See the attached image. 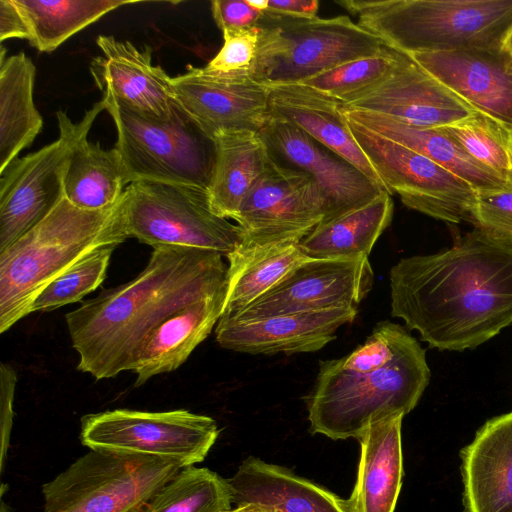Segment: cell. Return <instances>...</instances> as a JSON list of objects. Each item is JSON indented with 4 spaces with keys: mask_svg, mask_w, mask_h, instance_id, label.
<instances>
[{
    "mask_svg": "<svg viewBox=\"0 0 512 512\" xmlns=\"http://www.w3.org/2000/svg\"><path fill=\"white\" fill-rule=\"evenodd\" d=\"M465 512H512V411L487 420L460 451Z\"/></svg>",
    "mask_w": 512,
    "mask_h": 512,
    "instance_id": "obj_21",
    "label": "cell"
},
{
    "mask_svg": "<svg viewBox=\"0 0 512 512\" xmlns=\"http://www.w3.org/2000/svg\"><path fill=\"white\" fill-rule=\"evenodd\" d=\"M259 134L276 163L303 172L315 181L324 201L322 221L389 193L353 164L286 121L270 117Z\"/></svg>",
    "mask_w": 512,
    "mask_h": 512,
    "instance_id": "obj_15",
    "label": "cell"
},
{
    "mask_svg": "<svg viewBox=\"0 0 512 512\" xmlns=\"http://www.w3.org/2000/svg\"><path fill=\"white\" fill-rule=\"evenodd\" d=\"M368 257L307 258L278 283L231 317L264 316L357 308L373 286Z\"/></svg>",
    "mask_w": 512,
    "mask_h": 512,
    "instance_id": "obj_14",
    "label": "cell"
},
{
    "mask_svg": "<svg viewBox=\"0 0 512 512\" xmlns=\"http://www.w3.org/2000/svg\"><path fill=\"white\" fill-rule=\"evenodd\" d=\"M252 6L262 12L292 18H315L319 10L317 0H268L252 1Z\"/></svg>",
    "mask_w": 512,
    "mask_h": 512,
    "instance_id": "obj_41",
    "label": "cell"
},
{
    "mask_svg": "<svg viewBox=\"0 0 512 512\" xmlns=\"http://www.w3.org/2000/svg\"><path fill=\"white\" fill-rule=\"evenodd\" d=\"M393 209L391 194L381 193L359 208L321 221L299 242V247L309 258L368 257L377 239L390 225Z\"/></svg>",
    "mask_w": 512,
    "mask_h": 512,
    "instance_id": "obj_29",
    "label": "cell"
},
{
    "mask_svg": "<svg viewBox=\"0 0 512 512\" xmlns=\"http://www.w3.org/2000/svg\"><path fill=\"white\" fill-rule=\"evenodd\" d=\"M342 109L378 113L420 128L443 127L476 111L398 50L388 74L342 103Z\"/></svg>",
    "mask_w": 512,
    "mask_h": 512,
    "instance_id": "obj_16",
    "label": "cell"
},
{
    "mask_svg": "<svg viewBox=\"0 0 512 512\" xmlns=\"http://www.w3.org/2000/svg\"><path fill=\"white\" fill-rule=\"evenodd\" d=\"M408 55L474 109L512 129V54L504 45Z\"/></svg>",
    "mask_w": 512,
    "mask_h": 512,
    "instance_id": "obj_18",
    "label": "cell"
},
{
    "mask_svg": "<svg viewBox=\"0 0 512 512\" xmlns=\"http://www.w3.org/2000/svg\"><path fill=\"white\" fill-rule=\"evenodd\" d=\"M0 62V174L17 159L41 131L43 120L35 107V65L20 52Z\"/></svg>",
    "mask_w": 512,
    "mask_h": 512,
    "instance_id": "obj_28",
    "label": "cell"
},
{
    "mask_svg": "<svg viewBox=\"0 0 512 512\" xmlns=\"http://www.w3.org/2000/svg\"><path fill=\"white\" fill-rule=\"evenodd\" d=\"M182 468L168 458L90 449L42 486L45 512H141Z\"/></svg>",
    "mask_w": 512,
    "mask_h": 512,
    "instance_id": "obj_8",
    "label": "cell"
},
{
    "mask_svg": "<svg viewBox=\"0 0 512 512\" xmlns=\"http://www.w3.org/2000/svg\"><path fill=\"white\" fill-rule=\"evenodd\" d=\"M117 131V149L128 185L155 181L208 189L214 142L182 110L162 119L103 94Z\"/></svg>",
    "mask_w": 512,
    "mask_h": 512,
    "instance_id": "obj_6",
    "label": "cell"
},
{
    "mask_svg": "<svg viewBox=\"0 0 512 512\" xmlns=\"http://www.w3.org/2000/svg\"><path fill=\"white\" fill-rule=\"evenodd\" d=\"M228 482L236 507L256 504L272 512H352L348 499L253 456L241 463Z\"/></svg>",
    "mask_w": 512,
    "mask_h": 512,
    "instance_id": "obj_23",
    "label": "cell"
},
{
    "mask_svg": "<svg viewBox=\"0 0 512 512\" xmlns=\"http://www.w3.org/2000/svg\"><path fill=\"white\" fill-rule=\"evenodd\" d=\"M97 45L102 55L90 64L95 84L127 105L150 115L169 119L177 115L178 106L171 78L161 66L153 65L152 49L139 50L129 41L100 35Z\"/></svg>",
    "mask_w": 512,
    "mask_h": 512,
    "instance_id": "obj_20",
    "label": "cell"
},
{
    "mask_svg": "<svg viewBox=\"0 0 512 512\" xmlns=\"http://www.w3.org/2000/svg\"><path fill=\"white\" fill-rule=\"evenodd\" d=\"M357 313V308H338L257 318L222 316L216 340L225 349L252 355L314 352L334 340Z\"/></svg>",
    "mask_w": 512,
    "mask_h": 512,
    "instance_id": "obj_19",
    "label": "cell"
},
{
    "mask_svg": "<svg viewBox=\"0 0 512 512\" xmlns=\"http://www.w3.org/2000/svg\"><path fill=\"white\" fill-rule=\"evenodd\" d=\"M391 315L430 348L475 349L512 324V244L473 229L451 248L400 259Z\"/></svg>",
    "mask_w": 512,
    "mask_h": 512,
    "instance_id": "obj_1",
    "label": "cell"
},
{
    "mask_svg": "<svg viewBox=\"0 0 512 512\" xmlns=\"http://www.w3.org/2000/svg\"><path fill=\"white\" fill-rule=\"evenodd\" d=\"M127 238L125 191L118 202L100 210L77 208L64 196L41 222L0 252V333L30 314L38 294L76 262Z\"/></svg>",
    "mask_w": 512,
    "mask_h": 512,
    "instance_id": "obj_3",
    "label": "cell"
},
{
    "mask_svg": "<svg viewBox=\"0 0 512 512\" xmlns=\"http://www.w3.org/2000/svg\"><path fill=\"white\" fill-rule=\"evenodd\" d=\"M324 214V201L315 181L271 157L235 219L241 234L239 245L299 243Z\"/></svg>",
    "mask_w": 512,
    "mask_h": 512,
    "instance_id": "obj_13",
    "label": "cell"
},
{
    "mask_svg": "<svg viewBox=\"0 0 512 512\" xmlns=\"http://www.w3.org/2000/svg\"><path fill=\"white\" fill-rule=\"evenodd\" d=\"M24 17L29 43L51 52L107 13L136 3L128 0H13Z\"/></svg>",
    "mask_w": 512,
    "mask_h": 512,
    "instance_id": "obj_32",
    "label": "cell"
},
{
    "mask_svg": "<svg viewBox=\"0 0 512 512\" xmlns=\"http://www.w3.org/2000/svg\"><path fill=\"white\" fill-rule=\"evenodd\" d=\"M17 383V374L12 366L0 365V402H1V467L3 469L6 451L9 445L10 431L13 420V401Z\"/></svg>",
    "mask_w": 512,
    "mask_h": 512,
    "instance_id": "obj_40",
    "label": "cell"
},
{
    "mask_svg": "<svg viewBox=\"0 0 512 512\" xmlns=\"http://www.w3.org/2000/svg\"><path fill=\"white\" fill-rule=\"evenodd\" d=\"M347 121L391 195L396 193L408 208L437 220L453 224L469 220L477 195L471 185L422 154L353 120Z\"/></svg>",
    "mask_w": 512,
    "mask_h": 512,
    "instance_id": "obj_12",
    "label": "cell"
},
{
    "mask_svg": "<svg viewBox=\"0 0 512 512\" xmlns=\"http://www.w3.org/2000/svg\"><path fill=\"white\" fill-rule=\"evenodd\" d=\"M396 58L397 50L385 45L374 56L343 63L300 83L346 103L382 80L394 66Z\"/></svg>",
    "mask_w": 512,
    "mask_h": 512,
    "instance_id": "obj_36",
    "label": "cell"
},
{
    "mask_svg": "<svg viewBox=\"0 0 512 512\" xmlns=\"http://www.w3.org/2000/svg\"><path fill=\"white\" fill-rule=\"evenodd\" d=\"M116 246L99 248L52 280L34 299L29 313L51 311L80 301L105 279Z\"/></svg>",
    "mask_w": 512,
    "mask_h": 512,
    "instance_id": "obj_35",
    "label": "cell"
},
{
    "mask_svg": "<svg viewBox=\"0 0 512 512\" xmlns=\"http://www.w3.org/2000/svg\"><path fill=\"white\" fill-rule=\"evenodd\" d=\"M252 79L262 85L300 83L385 45L348 16L292 18L264 12Z\"/></svg>",
    "mask_w": 512,
    "mask_h": 512,
    "instance_id": "obj_7",
    "label": "cell"
},
{
    "mask_svg": "<svg viewBox=\"0 0 512 512\" xmlns=\"http://www.w3.org/2000/svg\"><path fill=\"white\" fill-rule=\"evenodd\" d=\"M106 109L103 99L78 123L57 112L59 138L15 159L0 174V252L41 222L64 197V179L74 145Z\"/></svg>",
    "mask_w": 512,
    "mask_h": 512,
    "instance_id": "obj_10",
    "label": "cell"
},
{
    "mask_svg": "<svg viewBox=\"0 0 512 512\" xmlns=\"http://www.w3.org/2000/svg\"><path fill=\"white\" fill-rule=\"evenodd\" d=\"M226 258L229 265L222 316L241 312L308 257L299 243H278L239 245Z\"/></svg>",
    "mask_w": 512,
    "mask_h": 512,
    "instance_id": "obj_30",
    "label": "cell"
},
{
    "mask_svg": "<svg viewBox=\"0 0 512 512\" xmlns=\"http://www.w3.org/2000/svg\"><path fill=\"white\" fill-rule=\"evenodd\" d=\"M129 237L159 247L204 250L227 257L239 246L237 225L212 209L207 189L155 181H135L125 189Z\"/></svg>",
    "mask_w": 512,
    "mask_h": 512,
    "instance_id": "obj_9",
    "label": "cell"
},
{
    "mask_svg": "<svg viewBox=\"0 0 512 512\" xmlns=\"http://www.w3.org/2000/svg\"><path fill=\"white\" fill-rule=\"evenodd\" d=\"M222 34L223 46L203 67L204 70L219 77L253 80L259 48V27L224 31Z\"/></svg>",
    "mask_w": 512,
    "mask_h": 512,
    "instance_id": "obj_37",
    "label": "cell"
},
{
    "mask_svg": "<svg viewBox=\"0 0 512 512\" xmlns=\"http://www.w3.org/2000/svg\"><path fill=\"white\" fill-rule=\"evenodd\" d=\"M436 129L484 166L512 179V129L508 126L476 110Z\"/></svg>",
    "mask_w": 512,
    "mask_h": 512,
    "instance_id": "obj_34",
    "label": "cell"
},
{
    "mask_svg": "<svg viewBox=\"0 0 512 512\" xmlns=\"http://www.w3.org/2000/svg\"><path fill=\"white\" fill-rule=\"evenodd\" d=\"M229 512H272L271 510L256 504H246L238 506Z\"/></svg>",
    "mask_w": 512,
    "mask_h": 512,
    "instance_id": "obj_43",
    "label": "cell"
},
{
    "mask_svg": "<svg viewBox=\"0 0 512 512\" xmlns=\"http://www.w3.org/2000/svg\"><path fill=\"white\" fill-rule=\"evenodd\" d=\"M430 376L425 350L412 336L392 362L376 370L348 372L320 361L307 397L310 432L358 440L372 424L413 410Z\"/></svg>",
    "mask_w": 512,
    "mask_h": 512,
    "instance_id": "obj_4",
    "label": "cell"
},
{
    "mask_svg": "<svg viewBox=\"0 0 512 512\" xmlns=\"http://www.w3.org/2000/svg\"><path fill=\"white\" fill-rule=\"evenodd\" d=\"M226 287L165 318L151 332L133 372L136 386L151 377L179 368L210 334L223 314Z\"/></svg>",
    "mask_w": 512,
    "mask_h": 512,
    "instance_id": "obj_25",
    "label": "cell"
},
{
    "mask_svg": "<svg viewBox=\"0 0 512 512\" xmlns=\"http://www.w3.org/2000/svg\"><path fill=\"white\" fill-rule=\"evenodd\" d=\"M503 45L512 54V24L506 34Z\"/></svg>",
    "mask_w": 512,
    "mask_h": 512,
    "instance_id": "obj_44",
    "label": "cell"
},
{
    "mask_svg": "<svg viewBox=\"0 0 512 512\" xmlns=\"http://www.w3.org/2000/svg\"><path fill=\"white\" fill-rule=\"evenodd\" d=\"M10 38H29L24 17L13 0H0V41Z\"/></svg>",
    "mask_w": 512,
    "mask_h": 512,
    "instance_id": "obj_42",
    "label": "cell"
},
{
    "mask_svg": "<svg viewBox=\"0 0 512 512\" xmlns=\"http://www.w3.org/2000/svg\"><path fill=\"white\" fill-rule=\"evenodd\" d=\"M220 254L155 248L131 281L102 290L66 314L77 369L97 380L133 371L151 332L175 311L226 287Z\"/></svg>",
    "mask_w": 512,
    "mask_h": 512,
    "instance_id": "obj_2",
    "label": "cell"
},
{
    "mask_svg": "<svg viewBox=\"0 0 512 512\" xmlns=\"http://www.w3.org/2000/svg\"><path fill=\"white\" fill-rule=\"evenodd\" d=\"M213 18L222 32L258 26L264 12L249 0H214L211 2Z\"/></svg>",
    "mask_w": 512,
    "mask_h": 512,
    "instance_id": "obj_39",
    "label": "cell"
},
{
    "mask_svg": "<svg viewBox=\"0 0 512 512\" xmlns=\"http://www.w3.org/2000/svg\"><path fill=\"white\" fill-rule=\"evenodd\" d=\"M117 149H103L87 136L73 147L65 179L64 196L75 207L100 210L120 200L127 185Z\"/></svg>",
    "mask_w": 512,
    "mask_h": 512,
    "instance_id": "obj_31",
    "label": "cell"
},
{
    "mask_svg": "<svg viewBox=\"0 0 512 512\" xmlns=\"http://www.w3.org/2000/svg\"><path fill=\"white\" fill-rule=\"evenodd\" d=\"M358 24L405 54L503 45L512 0H343Z\"/></svg>",
    "mask_w": 512,
    "mask_h": 512,
    "instance_id": "obj_5",
    "label": "cell"
},
{
    "mask_svg": "<svg viewBox=\"0 0 512 512\" xmlns=\"http://www.w3.org/2000/svg\"><path fill=\"white\" fill-rule=\"evenodd\" d=\"M215 158L208 196L213 211L235 220L247 193L271 161L259 132L229 130L213 138Z\"/></svg>",
    "mask_w": 512,
    "mask_h": 512,
    "instance_id": "obj_27",
    "label": "cell"
},
{
    "mask_svg": "<svg viewBox=\"0 0 512 512\" xmlns=\"http://www.w3.org/2000/svg\"><path fill=\"white\" fill-rule=\"evenodd\" d=\"M468 221L490 237L512 244V188L477 193Z\"/></svg>",
    "mask_w": 512,
    "mask_h": 512,
    "instance_id": "obj_38",
    "label": "cell"
},
{
    "mask_svg": "<svg viewBox=\"0 0 512 512\" xmlns=\"http://www.w3.org/2000/svg\"><path fill=\"white\" fill-rule=\"evenodd\" d=\"M180 109L210 138L229 130L260 132L270 118L268 87L251 79H232L188 65L171 78Z\"/></svg>",
    "mask_w": 512,
    "mask_h": 512,
    "instance_id": "obj_17",
    "label": "cell"
},
{
    "mask_svg": "<svg viewBox=\"0 0 512 512\" xmlns=\"http://www.w3.org/2000/svg\"><path fill=\"white\" fill-rule=\"evenodd\" d=\"M402 415L380 420L358 439L361 454L355 486L348 498L352 512H394L402 487Z\"/></svg>",
    "mask_w": 512,
    "mask_h": 512,
    "instance_id": "obj_24",
    "label": "cell"
},
{
    "mask_svg": "<svg viewBox=\"0 0 512 512\" xmlns=\"http://www.w3.org/2000/svg\"><path fill=\"white\" fill-rule=\"evenodd\" d=\"M342 111L347 119L431 159L462 178L477 193L512 188L511 178L504 177L484 166L436 128L411 126L373 112L345 109Z\"/></svg>",
    "mask_w": 512,
    "mask_h": 512,
    "instance_id": "obj_26",
    "label": "cell"
},
{
    "mask_svg": "<svg viewBox=\"0 0 512 512\" xmlns=\"http://www.w3.org/2000/svg\"><path fill=\"white\" fill-rule=\"evenodd\" d=\"M231 504L228 479L191 465L160 488L141 512H229Z\"/></svg>",
    "mask_w": 512,
    "mask_h": 512,
    "instance_id": "obj_33",
    "label": "cell"
},
{
    "mask_svg": "<svg viewBox=\"0 0 512 512\" xmlns=\"http://www.w3.org/2000/svg\"><path fill=\"white\" fill-rule=\"evenodd\" d=\"M219 434L216 421L178 409H116L81 419V441L90 449L168 458L183 467L202 462Z\"/></svg>",
    "mask_w": 512,
    "mask_h": 512,
    "instance_id": "obj_11",
    "label": "cell"
},
{
    "mask_svg": "<svg viewBox=\"0 0 512 512\" xmlns=\"http://www.w3.org/2000/svg\"><path fill=\"white\" fill-rule=\"evenodd\" d=\"M267 87L270 117L300 128L388 191L356 142L341 101L301 83Z\"/></svg>",
    "mask_w": 512,
    "mask_h": 512,
    "instance_id": "obj_22",
    "label": "cell"
}]
</instances>
